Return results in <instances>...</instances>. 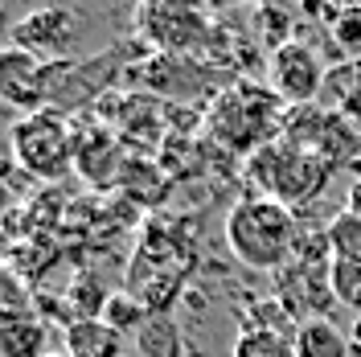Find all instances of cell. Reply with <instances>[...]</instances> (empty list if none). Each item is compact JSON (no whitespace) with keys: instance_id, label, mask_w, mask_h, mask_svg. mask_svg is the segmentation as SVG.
Returning a JSON list of instances; mask_svg holds the SVG:
<instances>
[{"instance_id":"obj_1","label":"cell","mask_w":361,"mask_h":357,"mask_svg":"<svg viewBox=\"0 0 361 357\" xmlns=\"http://www.w3.org/2000/svg\"><path fill=\"white\" fill-rule=\"evenodd\" d=\"M226 246L255 271H283L300 246V226L283 201L243 193L226 214Z\"/></svg>"},{"instance_id":"obj_2","label":"cell","mask_w":361,"mask_h":357,"mask_svg":"<svg viewBox=\"0 0 361 357\" xmlns=\"http://www.w3.org/2000/svg\"><path fill=\"white\" fill-rule=\"evenodd\" d=\"M243 177H247L250 193L275 198V201H283V205L292 210V205L316 201L324 189H329L333 164L312 157V152H300V148L283 144V140H271V144H263L259 152L247 157Z\"/></svg>"},{"instance_id":"obj_3","label":"cell","mask_w":361,"mask_h":357,"mask_svg":"<svg viewBox=\"0 0 361 357\" xmlns=\"http://www.w3.org/2000/svg\"><path fill=\"white\" fill-rule=\"evenodd\" d=\"M189 267H193V246L185 243V234L148 230L140 250H135L132 267H128V291L148 308V316H169Z\"/></svg>"},{"instance_id":"obj_4","label":"cell","mask_w":361,"mask_h":357,"mask_svg":"<svg viewBox=\"0 0 361 357\" xmlns=\"http://www.w3.org/2000/svg\"><path fill=\"white\" fill-rule=\"evenodd\" d=\"M279 95L275 90H263L255 87V83H234L230 90L218 95V103H214V111H209V128L214 135L230 144V148H243V152H259L263 144L271 140H279V123H283V115H279V103H275Z\"/></svg>"},{"instance_id":"obj_5","label":"cell","mask_w":361,"mask_h":357,"mask_svg":"<svg viewBox=\"0 0 361 357\" xmlns=\"http://www.w3.org/2000/svg\"><path fill=\"white\" fill-rule=\"evenodd\" d=\"M13 160L37 181H62L78 157V132L58 111L21 115L13 123Z\"/></svg>"},{"instance_id":"obj_6","label":"cell","mask_w":361,"mask_h":357,"mask_svg":"<svg viewBox=\"0 0 361 357\" xmlns=\"http://www.w3.org/2000/svg\"><path fill=\"white\" fill-rule=\"evenodd\" d=\"M279 140L292 144L300 152H312V157L329 160L333 169H353L361 152V135L349 128L345 115L324 111L320 103H308V107H288L283 111V123H279Z\"/></svg>"},{"instance_id":"obj_7","label":"cell","mask_w":361,"mask_h":357,"mask_svg":"<svg viewBox=\"0 0 361 357\" xmlns=\"http://www.w3.org/2000/svg\"><path fill=\"white\" fill-rule=\"evenodd\" d=\"M49 78H54V62H45L42 54L21 45L0 49V103L25 115L49 111Z\"/></svg>"},{"instance_id":"obj_8","label":"cell","mask_w":361,"mask_h":357,"mask_svg":"<svg viewBox=\"0 0 361 357\" xmlns=\"http://www.w3.org/2000/svg\"><path fill=\"white\" fill-rule=\"evenodd\" d=\"M329 66L320 62L308 42H288L283 49L271 54V90L288 103V107H308L320 99Z\"/></svg>"},{"instance_id":"obj_9","label":"cell","mask_w":361,"mask_h":357,"mask_svg":"<svg viewBox=\"0 0 361 357\" xmlns=\"http://www.w3.org/2000/svg\"><path fill=\"white\" fill-rule=\"evenodd\" d=\"M135 29L169 54L197 49L209 37V21L189 4H144V8H135Z\"/></svg>"},{"instance_id":"obj_10","label":"cell","mask_w":361,"mask_h":357,"mask_svg":"<svg viewBox=\"0 0 361 357\" xmlns=\"http://www.w3.org/2000/svg\"><path fill=\"white\" fill-rule=\"evenodd\" d=\"M8 37H13V45L33 49V54H58L74 37V17L66 8H33V13H25L21 21L13 25Z\"/></svg>"},{"instance_id":"obj_11","label":"cell","mask_w":361,"mask_h":357,"mask_svg":"<svg viewBox=\"0 0 361 357\" xmlns=\"http://www.w3.org/2000/svg\"><path fill=\"white\" fill-rule=\"evenodd\" d=\"M74 169H78L90 185H99V189L115 185V177H119V144H115V135L107 132V128H90V132H82L78 135Z\"/></svg>"},{"instance_id":"obj_12","label":"cell","mask_w":361,"mask_h":357,"mask_svg":"<svg viewBox=\"0 0 361 357\" xmlns=\"http://www.w3.org/2000/svg\"><path fill=\"white\" fill-rule=\"evenodd\" d=\"M316 103H320L324 111H333V115L361 119V58H345V62H337V66H329Z\"/></svg>"},{"instance_id":"obj_13","label":"cell","mask_w":361,"mask_h":357,"mask_svg":"<svg viewBox=\"0 0 361 357\" xmlns=\"http://www.w3.org/2000/svg\"><path fill=\"white\" fill-rule=\"evenodd\" d=\"M49 349V320L37 313L0 325V357H45Z\"/></svg>"},{"instance_id":"obj_14","label":"cell","mask_w":361,"mask_h":357,"mask_svg":"<svg viewBox=\"0 0 361 357\" xmlns=\"http://www.w3.org/2000/svg\"><path fill=\"white\" fill-rule=\"evenodd\" d=\"M353 341L329 316H312L295 329V357H349Z\"/></svg>"},{"instance_id":"obj_15","label":"cell","mask_w":361,"mask_h":357,"mask_svg":"<svg viewBox=\"0 0 361 357\" xmlns=\"http://www.w3.org/2000/svg\"><path fill=\"white\" fill-rule=\"evenodd\" d=\"M123 337L103 320H70L66 325V357H119Z\"/></svg>"},{"instance_id":"obj_16","label":"cell","mask_w":361,"mask_h":357,"mask_svg":"<svg viewBox=\"0 0 361 357\" xmlns=\"http://www.w3.org/2000/svg\"><path fill=\"white\" fill-rule=\"evenodd\" d=\"M230 357H295V341L279 333V329H263V325H243Z\"/></svg>"},{"instance_id":"obj_17","label":"cell","mask_w":361,"mask_h":357,"mask_svg":"<svg viewBox=\"0 0 361 357\" xmlns=\"http://www.w3.org/2000/svg\"><path fill=\"white\" fill-rule=\"evenodd\" d=\"M107 300H111V291L103 288L94 275H74L70 279V288H66V308L74 316L70 320H99L103 316V308H107Z\"/></svg>"},{"instance_id":"obj_18","label":"cell","mask_w":361,"mask_h":357,"mask_svg":"<svg viewBox=\"0 0 361 357\" xmlns=\"http://www.w3.org/2000/svg\"><path fill=\"white\" fill-rule=\"evenodd\" d=\"M135 345L144 357H180L185 345H180V329L173 316H148V325L135 333Z\"/></svg>"},{"instance_id":"obj_19","label":"cell","mask_w":361,"mask_h":357,"mask_svg":"<svg viewBox=\"0 0 361 357\" xmlns=\"http://www.w3.org/2000/svg\"><path fill=\"white\" fill-rule=\"evenodd\" d=\"M33 291L29 284L21 279V271L8 267V263H0V325H8V320H21V316L33 313Z\"/></svg>"},{"instance_id":"obj_20","label":"cell","mask_w":361,"mask_h":357,"mask_svg":"<svg viewBox=\"0 0 361 357\" xmlns=\"http://www.w3.org/2000/svg\"><path fill=\"white\" fill-rule=\"evenodd\" d=\"M107 329H115V333H140L144 325H148V308L135 300L132 291H111V300H107V308H103V316H99Z\"/></svg>"},{"instance_id":"obj_21","label":"cell","mask_w":361,"mask_h":357,"mask_svg":"<svg viewBox=\"0 0 361 357\" xmlns=\"http://www.w3.org/2000/svg\"><path fill=\"white\" fill-rule=\"evenodd\" d=\"M324 234H329V246H333V259L361 263V218H353L349 210H341L337 218H329Z\"/></svg>"},{"instance_id":"obj_22","label":"cell","mask_w":361,"mask_h":357,"mask_svg":"<svg viewBox=\"0 0 361 357\" xmlns=\"http://www.w3.org/2000/svg\"><path fill=\"white\" fill-rule=\"evenodd\" d=\"M255 33H259V42L267 45L271 54L275 49H283L292 37V13L288 8H279V4H263V8H255Z\"/></svg>"},{"instance_id":"obj_23","label":"cell","mask_w":361,"mask_h":357,"mask_svg":"<svg viewBox=\"0 0 361 357\" xmlns=\"http://www.w3.org/2000/svg\"><path fill=\"white\" fill-rule=\"evenodd\" d=\"M329 288L337 296V304L353 308L361 316V263H349V259H333L329 267Z\"/></svg>"},{"instance_id":"obj_24","label":"cell","mask_w":361,"mask_h":357,"mask_svg":"<svg viewBox=\"0 0 361 357\" xmlns=\"http://www.w3.org/2000/svg\"><path fill=\"white\" fill-rule=\"evenodd\" d=\"M333 42L349 54V58H361V4H349L341 13V21L333 25Z\"/></svg>"},{"instance_id":"obj_25","label":"cell","mask_w":361,"mask_h":357,"mask_svg":"<svg viewBox=\"0 0 361 357\" xmlns=\"http://www.w3.org/2000/svg\"><path fill=\"white\" fill-rule=\"evenodd\" d=\"M345 210H349L353 218H361V181L349 185V193H345Z\"/></svg>"},{"instance_id":"obj_26","label":"cell","mask_w":361,"mask_h":357,"mask_svg":"<svg viewBox=\"0 0 361 357\" xmlns=\"http://www.w3.org/2000/svg\"><path fill=\"white\" fill-rule=\"evenodd\" d=\"M4 214H13V189H8V181L0 177V218Z\"/></svg>"},{"instance_id":"obj_27","label":"cell","mask_w":361,"mask_h":357,"mask_svg":"<svg viewBox=\"0 0 361 357\" xmlns=\"http://www.w3.org/2000/svg\"><path fill=\"white\" fill-rule=\"evenodd\" d=\"M349 341H353V349L361 353V316L353 320V329H349Z\"/></svg>"},{"instance_id":"obj_28","label":"cell","mask_w":361,"mask_h":357,"mask_svg":"<svg viewBox=\"0 0 361 357\" xmlns=\"http://www.w3.org/2000/svg\"><path fill=\"white\" fill-rule=\"evenodd\" d=\"M4 29H8V33H13V25H8V13H4V8H0V33H4Z\"/></svg>"},{"instance_id":"obj_29","label":"cell","mask_w":361,"mask_h":357,"mask_svg":"<svg viewBox=\"0 0 361 357\" xmlns=\"http://www.w3.org/2000/svg\"><path fill=\"white\" fill-rule=\"evenodd\" d=\"M4 246H8V234H4V226H0V250H4Z\"/></svg>"}]
</instances>
